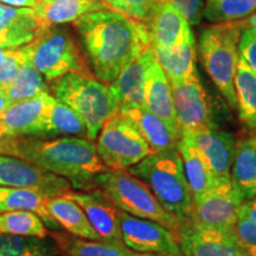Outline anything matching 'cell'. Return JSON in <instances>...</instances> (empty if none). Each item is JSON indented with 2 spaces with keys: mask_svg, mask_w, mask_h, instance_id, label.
<instances>
[{
  "mask_svg": "<svg viewBox=\"0 0 256 256\" xmlns=\"http://www.w3.org/2000/svg\"><path fill=\"white\" fill-rule=\"evenodd\" d=\"M74 24L96 78L104 83L113 82L130 60L151 46L148 25L119 12L95 11Z\"/></svg>",
  "mask_w": 256,
  "mask_h": 256,
  "instance_id": "6da1fadb",
  "label": "cell"
},
{
  "mask_svg": "<svg viewBox=\"0 0 256 256\" xmlns=\"http://www.w3.org/2000/svg\"><path fill=\"white\" fill-rule=\"evenodd\" d=\"M0 154L24 159L68 179L75 190L80 191L96 188V176L107 170L98 154L96 145L88 138L81 136H8L0 142Z\"/></svg>",
  "mask_w": 256,
  "mask_h": 256,
  "instance_id": "7a4b0ae2",
  "label": "cell"
},
{
  "mask_svg": "<svg viewBox=\"0 0 256 256\" xmlns=\"http://www.w3.org/2000/svg\"><path fill=\"white\" fill-rule=\"evenodd\" d=\"M128 171L151 188L159 203L177 217L180 226L191 220L194 202L179 146L152 153Z\"/></svg>",
  "mask_w": 256,
  "mask_h": 256,
  "instance_id": "3957f363",
  "label": "cell"
},
{
  "mask_svg": "<svg viewBox=\"0 0 256 256\" xmlns=\"http://www.w3.org/2000/svg\"><path fill=\"white\" fill-rule=\"evenodd\" d=\"M51 90L57 100L78 114L92 142L98 138L106 121L119 113V104L112 95L110 86L89 72H69L54 80Z\"/></svg>",
  "mask_w": 256,
  "mask_h": 256,
  "instance_id": "277c9868",
  "label": "cell"
},
{
  "mask_svg": "<svg viewBox=\"0 0 256 256\" xmlns=\"http://www.w3.org/2000/svg\"><path fill=\"white\" fill-rule=\"evenodd\" d=\"M243 28L244 19L214 24L202 30L198 44L204 69L232 110H238L235 76Z\"/></svg>",
  "mask_w": 256,
  "mask_h": 256,
  "instance_id": "5b68a950",
  "label": "cell"
},
{
  "mask_svg": "<svg viewBox=\"0 0 256 256\" xmlns=\"http://www.w3.org/2000/svg\"><path fill=\"white\" fill-rule=\"evenodd\" d=\"M98 188L121 211L130 215L154 220L178 236L180 222L156 200L151 188L128 170H110L95 178Z\"/></svg>",
  "mask_w": 256,
  "mask_h": 256,
  "instance_id": "8992f818",
  "label": "cell"
},
{
  "mask_svg": "<svg viewBox=\"0 0 256 256\" xmlns=\"http://www.w3.org/2000/svg\"><path fill=\"white\" fill-rule=\"evenodd\" d=\"M22 48L28 62L48 81H54L69 72H88L75 40L63 28H46Z\"/></svg>",
  "mask_w": 256,
  "mask_h": 256,
  "instance_id": "52a82bcc",
  "label": "cell"
},
{
  "mask_svg": "<svg viewBox=\"0 0 256 256\" xmlns=\"http://www.w3.org/2000/svg\"><path fill=\"white\" fill-rule=\"evenodd\" d=\"M96 151L110 170H128L153 153L142 134L120 113L104 122Z\"/></svg>",
  "mask_w": 256,
  "mask_h": 256,
  "instance_id": "ba28073f",
  "label": "cell"
},
{
  "mask_svg": "<svg viewBox=\"0 0 256 256\" xmlns=\"http://www.w3.org/2000/svg\"><path fill=\"white\" fill-rule=\"evenodd\" d=\"M120 226L124 243L133 250L158 256H183L178 236L162 224L120 210Z\"/></svg>",
  "mask_w": 256,
  "mask_h": 256,
  "instance_id": "9c48e42d",
  "label": "cell"
},
{
  "mask_svg": "<svg viewBox=\"0 0 256 256\" xmlns=\"http://www.w3.org/2000/svg\"><path fill=\"white\" fill-rule=\"evenodd\" d=\"M178 241L183 256H244L234 229L204 226L194 220L180 226Z\"/></svg>",
  "mask_w": 256,
  "mask_h": 256,
  "instance_id": "30bf717a",
  "label": "cell"
},
{
  "mask_svg": "<svg viewBox=\"0 0 256 256\" xmlns=\"http://www.w3.org/2000/svg\"><path fill=\"white\" fill-rule=\"evenodd\" d=\"M170 83L182 136L204 128H218L200 78Z\"/></svg>",
  "mask_w": 256,
  "mask_h": 256,
  "instance_id": "8fae6325",
  "label": "cell"
},
{
  "mask_svg": "<svg viewBox=\"0 0 256 256\" xmlns=\"http://www.w3.org/2000/svg\"><path fill=\"white\" fill-rule=\"evenodd\" d=\"M0 185L36 188L49 197L72 191L68 179L51 174L24 159L6 154H0Z\"/></svg>",
  "mask_w": 256,
  "mask_h": 256,
  "instance_id": "7c38bea8",
  "label": "cell"
},
{
  "mask_svg": "<svg viewBox=\"0 0 256 256\" xmlns=\"http://www.w3.org/2000/svg\"><path fill=\"white\" fill-rule=\"evenodd\" d=\"M55 96L49 92L12 104L0 116L8 136H46L48 119Z\"/></svg>",
  "mask_w": 256,
  "mask_h": 256,
  "instance_id": "4fadbf2b",
  "label": "cell"
},
{
  "mask_svg": "<svg viewBox=\"0 0 256 256\" xmlns=\"http://www.w3.org/2000/svg\"><path fill=\"white\" fill-rule=\"evenodd\" d=\"M244 198L232 183L217 185L194 202L191 220L215 228L234 229Z\"/></svg>",
  "mask_w": 256,
  "mask_h": 256,
  "instance_id": "5bb4252c",
  "label": "cell"
},
{
  "mask_svg": "<svg viewBox=\"0 0 256 256\" xmlns=\"http://www.w3.org/2000/svg\"><path fill=\"white\" fill-rule=\"evenodd\" d=\"M64 194L82 208L102 241L113 244H124L121 234L120 209L100 188L69 191Z\"/></svg>",
  "mask_w": 256,
  "mask_h": 256,
  "instance_id": "9a60e30c",
  "label": "cell"
},
{
  "mask_svg": "<svg viewBox=\"0 0 256 256\" xmlns=\"http://www.w3.org/2000/svg\"><path fill=\"white\" fill-rule=\"evenodd\" d=\"M183 136H191L196 144L215 177L216 186L232 183V168L238 142L234 134L218 128H204Z\"/></svg>",
  "mask_w": 256,
  "mask_h": 256,
  "instance_id": "2e32d148",
  "label": "cell"
},
{
  "mask_svg": "<svg viewBox=\"0 0 256 256\" xmlns=\"http://www.w3.org/2000/svg\"><path fill=\"white\" fill-rule=\"evenodd\" d=\"M154 58L152 46H146L121 70L116 78L110 83V92L119 108L132 104L145 106L147 72Z\"/></svg>",
  "mask_w": 256,
  "mask_h": 256,
  "instance_id": "e0dca14e",
  "label": "cell"
},
{
  "mask_svg": "<svg viewBox=\"0 0 256 256\" xmlns=\"http://www.w3.org/2000/svg\"><path fill=\"white\" fill-rule=\"evenodd\" d=\"M119 113L142 134L153 153L174 148L180 144L182 133L147 110L145 106H124L120 107Z\"/></svg>",
  "mask_w": 256,
  "mask_h": 256,
  "instance_id": "ac0fdd59",
  "label": "cell"
},
{
  "mask_svg": "<svg viewBox=\"0 0 256 256\" xmlns=\"http://www.w3.org/2000/svg\"><path fill=\"white\" fill-rule=\"evenodd\" d=\"M34 8H14L0 2V46L17 49L30 43L46 30Z\"/></svg>",
  "mask_w": 256,
  "mask_h": 256,
  "instance_id": "d6986e66",
  "label": "cell"
},
{
  "mask_svg": "<svg viewBox=\"0 0 256 256\" xmlns=\"http://www.w3.org/2000/svg\"><path fill=\"white\" fill-rule=\"evenodd\" d=\"M147 25L151 34V46L166 51L180 46L192 32L186 19L168 2H158Z\"/></svg>",
  "mask_w": 256,
  "mask_h": 256,
  "instance_id": "ffe728a7",
  "label": "cell"
},
{
  "mask_svg": "<svg viewBox=\"0 0 256 256\" xmlns=\"http://www.w3.org/2000/svg\"><path fill=\"white\" fill-rule=\"evenodd\" d=\"M145 107L180 132L174 110L171 83L156 58L152 60L147 72Z\"/></svg>",
  "mask_w": 256,
  "mask_h": 256,
  "instance_id": "44dd1931",
  "label": "cell"
},
{
  "mask_svg": "<svg viewBox=\"0 0 256 256\" xmlns=\"http://www.w3.org/2000/svg\"><path fill=\"white\" fill-rule=\"evenodd\" d=\"M232 185L244 200L256 196V133L246 134L236 142L232 168Z\"/></svg>",
  "mask_w": 256,
  "mask_h": 256,
  "instance_id": "7402d4cb",
  "label": "cell"
},
{
  "mask_svg": "<svg viewBox=\"0 0 256 256\" xmlns=\"http://www.w3.org/2000/svg\"><path fill=\"white\" fill-rule=\"evenodd\" d=\"M106 10L102 0H40L34 14L44 28L75 23L83 16Z\"/></svg>",
  "mask_w": 256,
  "mask_h": 256,
  "instance_id": "603a6c76",
  "label": "cell"
},
{
  "mask_svg": "<svg viewBox=\"0 0 256 256\" xmlns=\"http://www.w3.org/2000/svg\"><path fill=\"white\" fill-rule=\"evenodd\" d=\"M46 208L60 228L66 229L70 235L92 241H102L82 208L66 194L48 198Z\"/></svg>",
  "mask_w": 256,
  "mask_h": 256,
  "instance_id": "cb8c5ba5",
  "label": "cell"
},
{
  "mask_svg": "<svg viewBox=\"0 0 256 256\" xmlns=\"http://www.w3.org/2000/svg\"><path fill=\"white\" fill-rule=\"evenodd\" d=\"M49 196L36 188L0 186V212L12 210L31 211L38 215L52 232H60V226L52 218L46 208Z\"/></svg>",
  "mask_w": 256,
  "mask_h": 256,
  "instance_id": "d4e9b609",
  "label": "cell"
},
{
  "mask_svg": "<svg viewBox=\"0 0 256 256\" xmlns=\"http://www.w3.org/2000/svg\"><path fill=\"white\" fill-rule=\"evenodd\" d=\"M179 152L183 158L185 174L194 196V202H196L216 186L215 177L191 136H182Z\"/></svg>",
  "mask_w": 256,
  "mask_h": 256,
  "instance_id": "484cf974",
  "label": "cell"
},
{
  "mask_svg": "<svg viewBox=\"0 0 256 256\" xmlns=\"http://www.w3.org/2000/svg\"><path fill=\"white\" fill-rule=\"evenodd\" d=\"M156 58L168 75V81H186L200 78L196 66V43L194 32L180 46L171 51L153 48Z\"/></svg>",
  "mask_w": 256,
  "mask_h": 256,
  "instance_id": "4316f807",
  "label": "cell"
},
{
  "mask_svg": "<svg viewBox=\"0 0 256 256\" xmlns=\"http://www.w3.org/2000/svg\"><path fill=\"white\" fill-rule=\"evenodd\" d=\"M52 238L57 242L60 250L68 256H158L136 252L124 244L92 241L60 232H55Z\"/></svg>",
  "mask_w": 256,
  "mask_h": 256,
  "instance_id": "83f0119b",
  "label": "cell"
},
{
  "mask_svg": "<svg viewBox=\"0 0 256 256\" xmlns=\"http://www.w3.org/2000/svg\"><path fill=\"white\" fill-rule=\"evenodd\" d=\"M235 90L240 119L256 133V74L241 57L235 76Z\"/></svg>",
  "mask_w": 256,
  "mask_h": 256,
  "instance_id": "f1b7e54d",
  "label": "cell"
},
{
  "mask_svg": "<svg viewBox=\"0 0 256 256\" xmlns=\"http://www.w3.org/2000/svg\"><path fill=\"white\" fill-rule=\"evenodd\" d=\"M60 249L54 238H26L0 232V256H57Z\"/></svg>",
  "mask_w": 256,
  "mask_h": 256,
  "instance_id": "f546056e",
  "label": "cell"
},
{
  "mask_svg": "<svg viewBox=\"0 0 256 256\" xmlns=\"http://www.w3.org/2000/svg\"><path fill=\"white\" fill-rule=\"evenodd\" d=\"M0 232L26 238H48V228L40 217L23 210L0 212Z\"/></svg>",
  "mask_w": 256,
  "mask_h": 256,
  "instance_id": "4dcf8cb0",
  "label": "cell"
},
{
  "mask_svg": "<svg viewBox=\"0 0 256 256\" xmlns=\"http://www.w3.org/2000/svg\"><path fill=\"white\" fill-rule=\"evenodd\" d=\"M48 136L88 138L87 127L78 114L56 98L51 104L48 119Z\"/></svg>",
  "mask_w": 256,
  "mask_h": 256,
  "instance_id": "1f68e13d",
  "label": "cell"
},
{
  "mask_svg": "<svg viewBox=\"0 0 256 256\" xmlns=\"http://www.w3.org/2000/svg\"><path fill=\"white\" fill-rule=\"evenodd\" d=\"M48 92L44 76L26 60L17 74L14 81L6 87L5 92L12 104L28 100Z\"/></svg>",
  "mask_w": 256,
  "mask_h": 256,
  "instance_id": "d6a6232c",
  "label": "cell"
},
{
  "mask_svg": "<svg viewBox=\"0 0 256 256\" xmlns=\"http://www.w3.org/2000/svg\"><path fill=\"white\" fill-rule=\"evenodd\" d=\"M256 11V0H206L203 17L212 24L238 22Z\"/></svg>",
  "mask_w": 256,
  "mask_h": 256,
  "instance_id": "836d02e7",
  "label": "cell"
},
{
  "mask_svg": "<svg viewBox=\"0 0 256 256\" xmlns=\"http://www.w3.org/2000/svg\"><path fill=\"white\" fill-rule=\"evenodd\" d=\"M106 10L119 12L121 14L148 23L158 5L156 0H102Z\"/></svg>",
  "mask_w": 256,
  "mask_h": 256,
  "instance_id": "e575fe53",
  "label": "cell"
},
{
  "mask_svg": "<svg viewBox=\"0 0 256 256\" xmlns=\"http://www.w3.org/2000/svg\"><path fill=\"white\" fill-rule=\"evenodd\" d=\"M26 60V55L22 46L17 49H11L6 52L5 57L0 62V88L5 90L10 83L14 81L22 66Z\"/></svg>",
  "mask_w": 256,
  "mask_h": 256,
  "instance_id": "d590c367",
  "label": "cell"
},
{
  "mask_svg": "<svg viewBox=\"0 0 256 256\" xmlns=\"http://www.w3.org/2000/svg\"><path fill=\"white\" fill-rule=\"evenodd\" d=\"M234 232L246 252L250 256H256V222L238 217Z\"/></svg>",
  "mask_w": 256,
  "mask_h": 256,
  "instance_id": "8d00e7d4",
  "label": "cell"
},
{
  "mask_svg": "<svg viewBox=\"0 0 256 256\" xmlns=\"http://www.w3.org/2000/svg\"><path fill=\"white\" fill-rule=\"evenodd\" d=\"M158 2H168L172 5L190 25H198L203 18L204 4L203 0H156Z\"/></svg>",
  "mask_w": 256,
  "mask_h": 256,
  "instance_id": "74e56055",
  "label": "cell"
},
{
  "mask_svg": "<svg viewBox=\"0 0 256 256\" xmlns=\"http://www.w3.org/2000/svg\"><path fill=\"white\" fill-rule=\"evenodd\" d=\"M240 57L256 74V34L248 26L243 28L238 44Z\"/></svg>",
  "mask_w": 256,
  "mask_h": 256,
  "instance_id": "f35d334b",
  "label": "cell"
},
{
  "mask_svg": "<svg viewBox=\"0 0 256 256\" xmlns=\"http://www.w3.org/2000/svg\"><path fill=\"white\" fill-rule=\"evenodd\" d=\"M238 217H244L256 222V200H246L240 209Z\"/></svg>",
  "mask_w": 256,
  "mask_h": 256,
  "instance_id": "ab89813d",
  "label": "cell"
},
{
  "mask_svg": "<svg viewBox=\"0 0 256 256\" xmlns=\"http://www.w3.org/2000/svg\"><path fill=\"white\" fill-rule=\"evenodd\" d=\"M0 2L8 6H14V8H34L40 4V0H0Z\"/></svg>",
  "mask_w": 256,
  "mask_h": 256,
  "instance_id": "60d3db41",
  "label": "cell"
},
{
  "mask_svg": "<svg viewBox=\"0 0 256 256\" xmlns=\"http://www.w3.org/2000/svg\"><path fill=\"white\" fill-rule=\"evenodd\" d=\"M11 104H12V102L10 101L8 96L6 95L4 89L0 88V116H2V114L4 113V112L8 110Z\"/></svg>",
  "mask_w": 256,
  "mask_h": 256,
  "instance_id": "b9f144b4",
  "label": "cell"
},
{
  "mask_svg": "<svg viewBox=\"0 0 256 256\" xmlns=\"http://www.w3.org/2000/svg\"><path fill=\"white\" fill-rule=\"evenodd\" d=\"M244 25L256 34V11L252 14L249 16L248 18L244 19Z\"/></svg>",
  "mask_w": 256,
  "mask_h": 256,
  "instance_id": "7bdbcfd3",
  "label": "cell"
},
{
  "mask_svg": "<svg viewBox=\"0 0 256 256\" xmlns=\"http://www.w3.org/2000/svg\"><path fill=\"white\" fill-rule=\"evenodd\" d=\"M8 136V132H6V130L4 128V126H2V122H0V142H2V140L6 139V138Z\"/></svg>",
  "mask_w": 256,
  "mask_h": 256,
  "instance_id": "ee69618b",
  "label": "cell"
},
{
  "mask_svg": "<svg viewBox=\"0 0 256 256\" xmlns=\"http://www.w3.org/2000/svg\"><path fill=\"white\" fill-rule=\"evenodd\" d=\"M8 50H11V49H8V48H4V46H0V62H2V58H4L5 55H6V52H8Z\"/></svg>",
  "mask_w": 256,
  "mask_h": 256,
  "instance_id": "f6af8a7d",
  "label": "cell"
},
{
  "mask_svg": "<svg viewBox=\"0 0 256 256\" xmlns=\"http://www.w3.org/2000/svg\"><path fill=\"white\" fill-rule=\"evenodd\" d=\"M244 256H250V255H248V254H247V252H246V255H244Z\"/></svg>",
  "mask_w": 256,
  "mask_h": 256,
  "instance_id": "bcb514c9",
  "label": "cell"
},
{
  "mask_svg": "<svg viewBox=\"0 0 256 256\" xmlns=\"http://www.w3.org/2000/svg\"><path fill=\"white\" fill-rule=\"evenodd\" d=\"M254 200H256V196H255V198H254Z\"/></svg>",
  "mask_w": 256,
  "mask_h": 256,
  "instance_id": "7dc6e473",
  "label": "cell"
},
{
  "mask_svg": "<svg viewBox=\"0 0 256 256\" xmlns=\"http://www.w3.org/2000/svg\"><path fill=\"white\" fill-rule=\"evenodd\" d=\"M66 256H68V255H66Z\"/></svg>",
  "mask_w": 256,
  "mask_h": 256,
  "instance_id": "c3c4849f",
  "label": "cell"
}]
</instances>
